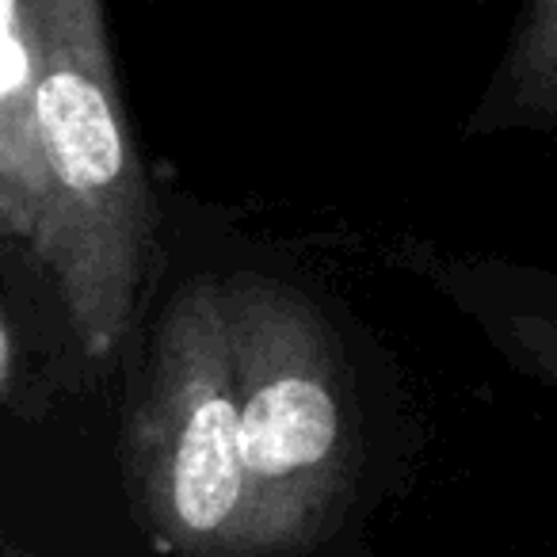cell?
<instances>
[{
  "label": "cell",
  "mask_w": 557,
  "mask_h": 557,
  "mask_svg": "<svg viewBox=\"0 0 557 557\" xmlns=\"http://www.w3.org/2000/svg\"><path fill=\"white\" fill-rule=\"evenodd\" d=\"M47 169L35 126V65L24 0H0V237L35 248Z\"/></svg>",
  "instance_id": "277c9868"
},
{
  "label": "cell",
  "mask_w": 557,
  "mask_h": 557,
  "mask_svg": "<svg viewBox=\"0 0 557 557\" xmlns=\"http://www.w3.org/2000/svg\"><path fill=\"white\" fill-rule=\"evenodd\" d=\"M141 508L176 557H245V458L225 278L199 275L164 310L131 435Z\"/></svg>",
  "instance_id": "3957f363"
},
{
  "label": "cell",
  "mask_w": 557,
  "mask_h": 557,
  "mask_svg": "<svg viewBox=\"0 0 557 557\" xmlns=\"http://www.w3.org/2000/svg\"><path fill=\"white\" fill-rule=\"evenodd\" d=\"M504 81L516 111L557 115V0H531Z\"/></svg>",
  "instance_id": "5b68a950"
},
{
  "label": "cell",
  "mask_w": 557,
  "mask_h": 557,
  "mask_svg": "<svg viewBox=\"0 0 557 557\" xmlns=\"http://www.w3.org/2000/svg\"><path fill=\"white\" fill-rule=\"evenodd\" d=\"M47 202L42 256L73 336L103 359L126 341L157 218L131 138L103 0H24Z\"/></svg>",
  "instance_id": "6da1fadb"
},
{
  "label": "cell",
  "mask_w": 557,
  "mask_h": 557,
  "mask_svg": "<svg viewBox=\"0 0 557 557\" xmlns=\"http://www.w3.org/2000/svg\"><path fill=\"white\" fill-rule=\"evenodd\" d=\"M245 458V557L310 546L348 481V394L321 310L268 275L225 278Z\"/></svg>",
  "instance_id": "7a4b0ae2"
},
{
  "label": "cell",
  "mask_w": 557,
  "mask_h": 557,
  "mask_svg": "<svg viewBox=\"0 0 557 557\" xmlns=\"http://www.w3.org/2000/svg\"><path fill=\"white\" fill-rule=\"evenodd\" d=\"M511 344L542 379L557 386V310L516 318L511 321Z\"/></svg>",
  "instance_id": "8992f818"
}]
</instances>
